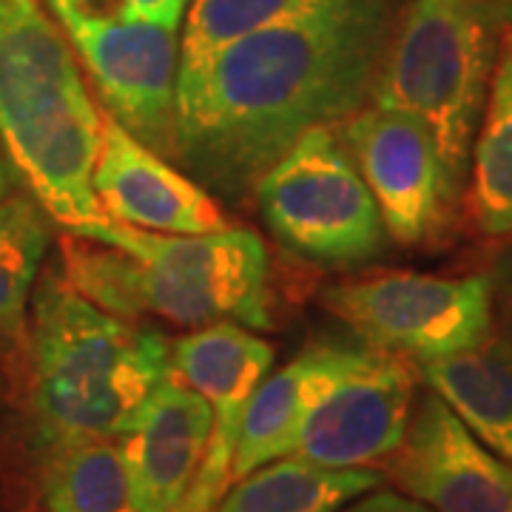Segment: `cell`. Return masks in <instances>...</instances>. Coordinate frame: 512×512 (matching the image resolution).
Instances as JSON below:
<instances>
[{
    "mask_svg": "<svg viewBox=\"0 0 512 512\" xmlns=\"http://www.w3.org/2000/svg\"><path fill=\"white\" fill-rule=\"evenodd\" d=\"M49 222L29 188L0 202V342L26 336L29 299L52 239Z\"/></svg>",
    "mask_w": 512,
    "mask_h": 512,
    "instance_id": "obj_20",
    "label": "cell"
},
{
    "mask_svg": "<svg viewBox=\"0 0 512 512\" xmlns=\"http://www.w3.org/2000/svg\"><path fill=\"white\" fill-rule=\"evenodd\" d=\"M325 308L365 345L410 365L450 356L493 333L490 276L382 271L325 291Z\"/></svg>",
    "mask_w": 512,
    "mask_h": 512,
    "instance_id": "obj_7",
    "label": "cell"
},
{
    "mask_svg": "<svg viewBox=\"0 0 512 512\" xmlns=\"http://www.w3.org/2000/svg\"><path fill=\"white\" fill-rule=\"evenodd\" d=\"M26 185H23V177H20L18 165L12 160V154H9V148L3 143V137H0V202L9 200L12 194H18L23 191Z\"/></svg>",
    "mask_w": 512,
    "mask_h": 512,
    "instance_id": "obj_25",
    "label": "cell"
},
{
    "mask_svg": "<svg viewBox=\"0 0 512 512\" xmlns=\"http://www.w3.org/2000/svg\"><path fill=\"white\" fill-rule=\"evenodd\" d=\"M60 271L100 311L183 328H271L268 251L251 228L157 234L97 217L60 242Z\"/></svg>",
    "mask_w": 512,
    "mask_h": 512,
    "instance_id": "obj_2",
    "label": "cell"
},
{
    "mask_svg": "<svg viewBox=\"0 0 512 512\" xmlns=\"http://www.w3.org/2000/svg\"><path fill=\"white\" fill-rule=\"evenodd\" d=\"M214 416L197 390L168 376L123 436L134 512H171L208 450Z\"/></svg>",
    "mask_w": 512,
    "mask_h": 512,
    "instance_id": "obj_14",
    "label": "cell"
},
{
    "mask_svg": "<svg viewBox=\"0 0 512 512\" xmlns=\"http://www.w3.org/2000/svg\"><path fill=\"white\" fill-rule=\"evenodd\" d=\"M339 137L379 205L387 237L404 248L439 242L458 211L433 131L407 111L367 103Z\"/></svg>",
    "mask_w": 512,
    "mask_h": 512,
    "instance_id": "obj_9",
    "label": "cell"
},
{
    "mask_svg": "<svg viewBox=\"0 0 512 512\" xmlns=\"http://www.w3.org/2000/svg\"><path fill=\"white\" fill-rule=\"evenodd\" d=\"M501 32L498 0H410L399 12L370 94V103L407 111L433 131L458 202Z\"/></svg>",
    "mask_w": 512,
    "mask_h": 512,
    "instance_id": "obj_5",
    "label": "cell"
},
{
    "mask_svg": "<svg viewBox=\"0 0 512 512\" xmlns=\"http://www.w3.org/2000/svg\"><path fill=\"white\" fill-rule=\"evenodd\" d=\"M470 433L512 464V345L490 333L473 348L413 365Z\"/></svg>",
    "mask_w": 512,
    "mask_h": 512,
    "instance_id": "obj_16",
    "label": "cell"
},
{
    "mask_svg": "<svg viewBox=\"0 0 512 512\" xmlns=\"http://www.w3.org/2000/svg\"><path fill=\"white\" fill-rule=\"evenodd\" d=\"M336 512H433L427 510L424 504L413 501L410 495L399 493V490H367V493L356 495L353 501L342 504Z\"/></svg>",
    "mask_w": 512,
    "mask_h": 512,
    "instance_id": "obj_24",
    "label": "cell"
},
{
    "mask_svg": "<svg viewBox=\"0 0 512 512\" xmlns=\"http://www.w3.org/2000/svg\"><path fill=\"white\" fill-rule=\"evenodd\" d=\"M57 26L92 77L111 120L174 163L177 32L137 18L63 15Z\"/></svg>",
    "mask_w": 512,
    "mask_h": 512,
    "instance_id": "obj_8",
    "label": "cell"
},
{
    "mask_svg": "<svg viewBox=\"0 0 512 512\" xmlns=\"http://www.w3.org/2000/svg\"><path fill=\"white\" fill-rule=\"evenodd\" d=\"M325 3L333 0H188L177 77L200 69L208 57L239 37L302 18Z\"/></svg>",
    "mask_w": 512,
    "mask_h": 512,
    "instance_id": "obj_21",
    "label": "cell"
},
{
    "mask_svg": "<svg viewBox=\"0 0 512 512\" xmlns=\"http://www.w3.org/2000/svg\"><path fill=\"white\" fill-rule=\"evenodd\" d=\"M487 276L493 285V330L512 345V239L495 251Z\"/></svg>",
    "mask_w": 512,
    "mask_h": 512,
    "instance_id": "obj_23",
    "label": "cell"
},
{
    "mask_svg": "<svg viewBox=\"0 0 512 512\" xmlns=\"http://www.w3.org/2000/svg\"><path fill=\"white\" fill-rule=\"evenodd\" d=\"M29 413L40 453L123 439L171 376L160 328L100 311L60 268H40L26 319Z\"/></svg>",
    "mask_w": 512,
    "mask_h": 512,
    "instance_id": "obj_3",
    "label": "cell"
},
{
    "mask_svg": "<svg viewBox=\"0 0 512 512\" xmlns=\"http://www.w3.org/2000/svg\"><path fill=\"white\" fill-rule=\"evenodd\" d=\"M498 12H501L504 26H512V0H498Z\"/></svg>",
    "mask_w": 512,
    "mask_h": 512,
    "instance_id": "obj_26",
    "label": "cell"
},
{
    "mask_svg": "<svg viewBox=\"0 0 512 512\" xmlns=\"http://www.w3.org/2000/svg\"><path fill=\"white\" fill-rule=\"evenodd\" d=\"M384 478L433 512H512V464L493 453L433 390L421 393Z\"/></svg>",
    "mask_w": 512,
    "mask_h": 512,
    "instance_id": "obj_11",
    "label": "cell"
},
{
    "mask_svg": "<svg viewBox=\"0 0 512 512\" xmlns=\"http://www.w3.org/2000/svg\"><path fill=\"white\" fill-rule=\"evenodd\" d=\"M467 214L481 237L512 239V26L498 40L493 83L467 171Z\"/></svg>",
    "mask_w": 512,
    "mask_h": 512,
    "instance_id": "obj_17",
    "label": "cell"
},
{
    "mask_svg": "<svg viewBox=\"0 0 512 512\" xmlns=\"http://www.w3.org/2000/svg\"><path fill=\"white\" fill-rule=\"evenodd\" d=\"M399 0H333L228 43L177 77L174 165L214 200L242 205L316 126L370 103Z\"/></svg>",
    "mask_w": 512,
    "mask_h": 512,
    "instance_id": "obj_1",
    "label": "cell"
},
{
    "mask_svg": "<svg viewBox=\"0 0 512 512\" xmlns=\"http://www.w3.org/2000/svg\"><path fill=\"white\" fill-rule=\"evenodd\" d=\"M92 188L103 217L157 234H214L231 222L200 183L143 146L117 120H103Z\"/></svg>",
    "mask_w": 512,
    "mask_h": 512,
    "instance_id": "obj_13",
    "label": "cell"
},
{
    "mask_svg": "<svg viewBox=\"0 0 512 512\" xmlns=\"http://www.w3.org/2000/svg\"><path fill=\"white\" fill-rule=\"evenodd\" d=\"M382 484L384 473L370 467L330 470L282 456L237 478L214 512H336Z\"/></svg>",
    "mask_w": 512,
    "mask_h": 512,
    "instance_id": "obj_18",
    "label": "cell"
},
{
    "mask_svg": "<svg viewBox=\"0 0 512 512\" xmlns=\"http://www.w3.org/2000/svg\"><path fill=\"white\" fill-rule=\"evenodd\" d=\"M46 512H134L123 439H89L43 456Z\"/></svg>",
    "mask_w": 512,
    "mask_h": 512,
    "instance_id": "obj_19",
    "label": "cell"
},
{
    "mask_svg": "<svg viewBox=\"0 0 512 512\" xmlns=\"http://www.w3.org/2000/svg\"><path fill=\"white\" fill-rule=\"evenodd\" d=\"M0 137L23 185L66 231L103 217L92 188L103 114L40 0H0Z\"/></svg>",
    "mask_w": 512,
    "mask_h": 512,
    "instance_id": "obj_4",
    "label": "cell"
},
{
    "mask_svg": "<svg viewBox=\"0 0 512 512\" xmlns=\"http://www.w3.org/2000/svg\"><path fill=\"white\" fill-rule=\"evenodd\" d=\"M274 348L237 322L194 328L171 342V376L197 390L211 407L214 427L200 470L171 512H214L234 484V453L245 404L271 373Z\"/></svg>",
    "mask_w": 512,
    "mask_h": 512,
    "instance_id": "obj_10",
    "label": "cell"
},
{
    "mask_svg": "<svg viewBox=\"0 0 512 512\" xmlns=\"http://www.w3.org/2000/svg\"><path fill=\"white\" fill-rule=\"evenodd\" d=\"M373 345H313L285 367L268 373L245 404L239 424L234 481L251 470L288 456L293 439L316 402L339 379L365 365Z\"/></svg>",
    "mask_w": 512,
    "mask_h": 512,
    "instance_id": "obj_15",
    "label": "cell"
},
{
    "mask_svg": "<svg viewBox=\"0 0 512 512\" xmlns=\"http://www.w3.org/2000/svg\"><path fill=\"white\" fill-rule=\"evenodd\" d=\"M276 242L325 268H359L387 248L379 205L336 126L305 131L254 188Z\"/></svg>",
    "mask_w": 512,
    "mask_h": 512,
    "instance_id": "obj_6",
    "label": "cell"
},
{
    "mask_svg": "<svg viewBox=\"0 0 512 512\" xmlns=\"http://www.w3.org/2000/svg\"><path fill=\"white\" fill-rule=\"evenodd\" d=\"M416 404V370L373 348L365 365L330 387L302 421L288 456L330 470L382 464L402 441Z\"/></svg>",
    "mask_w": 512,
    "mask_h": 512,
    "instance_id": "obj_12",
    "label": "cell"
},
{
    "mask_svg": "<svg viewBox=\"0 0 512 512\" xmlns=\"http://www.w3.org/2000/svg\"><path fill=\"white\" fill-rule=\"evenodd\" d=\"M55 12L63 15H109V18H137L154 26L177 32L185 18L188 0H46Z\"/></svg>",
    "mask_w": 512,
    "mask_h": 512,
    "instance_id": "obj_22",
    "label": "cell"
}]
</instances>
